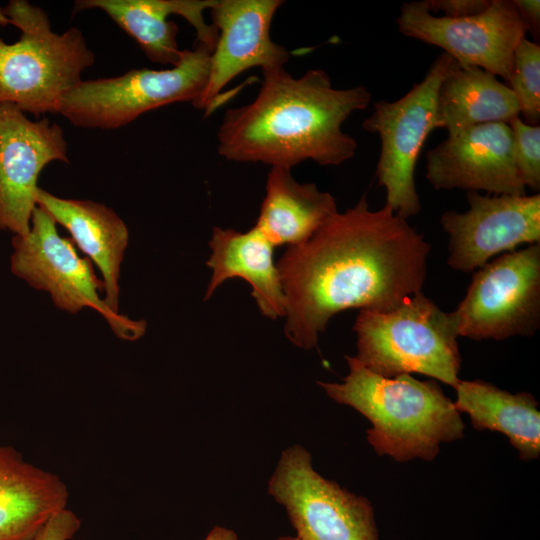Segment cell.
I'll use <instances>...</instances> for the list:
<instances>
[{
  "instance_id": "1",
  "label": "cell",
  "mask_w": 540,
  "mask_h": 540,
  "mask_svg": "<svg viewBox=\"0 0 540 540\" xmlns=\"http://www.w3.org/2000/svg\"><path fill=\"white\" fill-rule=\"evenodd\" d=\"M430 244L388 205L363 196L334 214L277 263L285 297L284 333L298 348L318 343L330 319L352 308L390 311L422 291Z\"/></svg>"
},
{
  "instance_id": "2",
  "label": "cell",
  "mask_w": 540,
  "mask_h": 540,
  "mask_svg": "<svg viewBox=\"0 0 540 540\" xmlns=\"http://www.w3.org/2000/svg\"><path fill=\"white\" fill-rule=\"evenodd\" d=\"M262 75L254 100L225 112L217 131L221 157L289 169L306 160L337 166L354 157L357 142L342 125L368 107L365 86L334 88L320 68L299 77L285 68Z\"/></svg>"
},
{
  "instance_id": "3",
  "label": "cell",
  "mask_w": 540,
  "mask_h": 540,
  "mask_svg": "<svg viewBox=\"0 0 540 540\" xmlns=\"http://www.w3.org/2000/svg\"><path fill=\"white\" fill-rule=\"evenodd\" d=\"M345 358L349 373L342 382L317 384L329 398L352 407L372 423L367 441L378 455L397 462L431 461L442 443L464 436L460 412L435 380L420 381L410 374L383 377L354 356Z\"/></svg>"
},
{
  "instance_id": "4",
  "label": "cell",
  "mask_w": 540,
  "mask_h": 540,
  "mask_svg": "<svg viewBox=\"0 0 540 540\" xmlns=\"http://www.w3.org/2000/svg\"><path fill=\"white\" fill-rule=\"evenodd\" d=\"M3 11L21 36L12 44L0 38V104H14L36 117L58 113L65 94L94 64V53L78 28L55 33L39 6L12 0Z\"/></svg>"
},
{
  "instance_id": "5",
  "label": "cell",
  "mask_w": 540,
  "mask_h": 540,
  "mask_svg": "<svg viewBox=\"0 0 540 540\" xmlns=\"http://www.w3.org/2000/svg\"><path fill=\"white\" fill-rule=\"evenodd\" d=\"M353 330L363 366L383 377L419 373L454 389L461 356L453 312L442 311L422 291L390 311L361 309Z\"/></svg>"
},
{
  "instance_id": "6",
  "label": "cell",
  "mask_w": 540,
  "mask_h": 540,
  "mask_svg": "<svg viewBox=\"0 0 540 540\" xmlns=\"http://www.w3.org/2000/svg\"><path fill=\"white\" fill-rule=\"evenodd\" d=\"M211 51L196 42L169 69H132L123 75L81 81L63 97L59 112L83 128L116 129L145 112L175 103H194L208 81Z\"/></svg>"
},
{
  "instance_id": "7",
  "label": "cell",
  "mask_w": 540,
  "mask_h": 540,
  "mask_svg": "<svg viewBox=\"0 0 540 540\" xmlns=\"http://www.w3.org/2000/svg\"><path fill=\"white\" fill-rule=\"evenodd\" d=\"M453 60L442 52L420 82L397 100L375 102L362 122L366 131L380 138L376 177L386 191L385 204L404 219L421 210L415 169L428 135L437 128V94Z\"/></svg>"
},
{
  "instance_id": "8",
  "label": "cell",
  "mask_w": 540,
  "mask_h": 540,
  "mask_svg": "<svg viewBox=\"0 0 540 540\" xmlns=\"http://www.w3.org/2000/svg\"><path fill=\"white\" fill-rule=\"evenodd\" d=\"M11 271L30 286L48 292L61 310L77 313L89 307L100 313L121 339L134 341L146 331L145 321L114 313L101 298L104 283L88 258L78 256L73 241L58 234L55 220L36 207L30 231L15 235Z\"/></svg>"
},
{
  "instance_id": "9",
  "label": "cell",
  "mask_w": 540,
  "mask_h": 540,
  "mask_svg": "<svg viewBox=\"0 0 540 540\" xmlns=\"http://www.w3.org/2000/svg\"><path fill=\"white\" fill-rule=\"evenodd\" d=\"M268 492L300 540H379L371 502L320 475L303 446L282 451Z\"/></svg>"
},
{
  "instance_id": "10",
  "label": "cell",
  "mask_w": 540,
  "mask_h": 540,
  "mask_svg": "<svg viewBox=\"0 0 540 540\" xmlns=\"http://www.w3.org/2000/svg\"><path fill=\"white\" fill-rule=\"evenodd\" d=\"M453 313L459 336L473 340L534 335L540 327V243L475 271Z\"/></svg>"
},
{
  "instance_id": "11",
  "label": "cell",
  "mask_w": 540,
  "mask_h": 540,
  "mask_svg": "<svg viewBox=\"0 0 540 540\" xmlns=\"http://www.w3.org/2000/svg\"><path fill=\"white\" fill-rule=\"evenodd\" d=\"M396 23L403 35L441 48L459 65L506 81L514 51L528 32L513 0H491L483 12L461 18L436 16L423 1H411L402 4Z\"/></svg>"
},
{
  "instance_id": "12",
  "label": "cell",
  "mask_w": 540,
  "mask_h": 540,
  "mask_svg": "<svg viewBox=\"0 0 540 540\" xmlns=\"http://www.w3.org/2000/svg\"><path fill=\"white\" fill-rule=\"evenodd\" d=\"M468 210L446 211L440 224L448 234L447 264L472 272L502 252L540 243V195H482L468 191Z\"/></svg>"
},
{
  "instance_id": "13",
  "label": "cell",
  "mask_w": 540,
  "mask_h": 540,
  "mask_svg": "<svg viewBox=\"0 0 540 540\" xmlns=\"http://www.w3.org/2000/svg\"><path fill=\"white\" fill-rule=\"evenodd\" d=\"M69 162L62 128L32 121L11 103L0 104V230L24 236L36 208L37 181L52 161Z\"/></svg>"
},
{
  "instance_id": "14",
  "label": "cell",
  "mask_w": 540,
  "mask_h": 540,
  "mask_svg": "<svg viewBox=\"0 0 540 540\" xmlns=\"http://www.w3.org/2000/svg\"><path fill=\"white\" fill-rule=\"evenodd\" d=\"M282 0H215L209 9L218 39L211 52L207 84L193 105L211 114L223 88L246 70L262 74L285 68L290 53L271 39V24Z\"/></svg>"
},
{
  "instance_id": "15",
  "label": "cell",
  "mask_w": 540,
  "mask_h": 540,
  "mask_svg": "<svg viewBox=\"0 0 540 540\" xmlns=\"http://www.w3.org/2000/svg\"><path fill=\"white\" fill-rule=\"evenodd\" d=\"M425 177L436 190L526 195L514 164L511 130L503 122L448 134L426 153Z\"/></svg>"
},
{
  "instance_id": "16",
  "label": "cell",
  "mask_w": 540,
  "mask_h": 540,
  "mask_svg": "<svg viewBox=\"0 0 540 540\" xmlns=\"http://www.w3.org/2000/svg\"><path fill=\"white\" fill-rule=\"evenodd\" d=\"M215 0H79L74 12L97 8L103 10L131 36L155 63L176 66L182 57L177 43L178 25L168 16H182L195 29L196 42L213 51L218 30L204 19Z\"/></svg>"
},
{
  "instance_id": "17",
  "label": "cell",
  "mask_w": 540,
  "mask_h": 540,
  "mask_svg": "<svg viewBox=\"0 0 540 540\" xmlns=\"http://www.w3.org/2000/svg\"><path fill=\"white\" fill-rule=\"evenodd\" d=\"M209 247L211 255L206 264L212 275L204 300L226 280L242 278L251 286V294L263 316L270 319L285 316V297L273 258L275 246L257 227L246 232L214 227Z\"/></svg>"
},
{
  "instance_id": "18",
  "label": "cell",
  "mask_w": 540,
  "mask_h": 540,
  "mask_svg": "<svg viewBox=\"0 0 540 540\" xmlns=\"http://www.w3.org/2000/svg\"><path fill=\"white\" fill-rule=\"evenodd\" d=\"M36 203L70 232L73 241L98 266L104 283V302L118 314L120 264L129 239L123 220L103 204L60 198L40 187Z\"/></svg>"
},
{
  "instance_id": "19",
  "label": "cell",
  "mask_w": 540,
  "mask_h": 540,
  "mask_svg": "<svg viewBox=\"0 0 540 540\" xmlns=\"http://www.w3.org/2000/svg\"><path fill=\"white\" fill-rule=\"evenodd\" d=\"M68 490L61 479L0 446V540H28L65 509Z\"/></svg>"
},
{
  "instance_id": "20",
  "label": "cell",
  "mask_w": 540,
  "mask_h": 540,
  "mask_svg": "<svg viewBox=\"0 0 540 540\" xmlns=\"http://www.w3.org/2000/svg\"><path fill=\"white\" fill-rule=\"evenodd\" d=\"M337 212L332 194L298 182L289 168L273 166L254 226L274 246H294L306 242Z\"/></svg>"
},
{
  "instance_id": "21",
  "label": "cell",
  "mask_w": 540,
  "mask_h": 540,
  "mask_svg": "<svg viewBox=\"0 0 540 540\" xmlns=\"http://www.w3.org/2000/svg\"><path fill=\"white\" fill-rule=\"evenodd\" d=\"M517 116L518 103L508 85L481 68L453 60L437 94V128L454 134L484 123H508Z\"/></svg>"
},
{
  "instance_id": "22",
  "label": "cell",
  "mask_w": 540,
  "mask_h": 540,
  "mask_svg": "<svg viewBox=\"0 0 540 540\" xmlns=\"http://www.w3.org/2000/svg\"><path fill=\"white\" fill-rule=\"evenodd\" d=\"M454 406L478 431L505 434L522 460L540 455L539 403L527 392L512 394L483 380H460Z\"/></svg>"
},
{
  "instance_id": "23",
  "label": "cell",
  "mask_w": 540,
  "mask_h": 540,
  "mask_svg": "<svg viewBox=\"0 0 540 540\" xmlns=\"http://www.w3.org/2000/svg\"><path fill=\"white\" fill-rule=\"evenodd\" d=\"M526 123L540 120V46L526 37L517 45L508 79Z\"/></svg>"
},
{
  "instance_id": "24",
  "label": "cell",
  "mask_w": 540,
  "mask_h": 540,
  "mask_svg": "<svg viewBox=\"0 0 540 540\" xmlns=\"http://www.w3.org/2000/svg\"><path fill=\"white\" fill-rule=\"evenodd\" d=\"M512 135L515 168L523 185L540 189V126L517 116L508 122Z\"/></svg>"
},
{
  "instance_id": "25",
  "label": "cell",
  "mask_w": 540,
  "mask_h": 540,
  "mask_svg": "<svg viewBox=\"0 0 540 540\" xmlns=\"http://www.w3.org/2000/svg\"><path fill=\"white\" fill-rule=\"evenodd\" d=\"M79 527V518L65 508L52 515L28 540H69Z\"/></svg>"
},
{
  "instance_id": "26",
  "label": "cell",
  "mask_w": 540,
  "mask_h": 540,
  "mask_svg": "<svg viewBox=\"0 0 540 540\" xmlns=\"http://www.w3.org/2000/svg\"><path fill=\"white\" fill-rule=\"evenodd\" d=\"M491 0H423L432 14L442 12L444 17L461 18L479 14L486 10Z\"/></svg>"
},
{
  "instance_id": "27",
  "label": "cell",
  "mask_w": 540,
  "mask_h": 540,
  "mask_svg": "<svg viewBox=\"0 0 540 540\" xmlns=\"http://www.w3.org/2000/svg\"><path fill=\"white\" fill-rule=\"evenodd\" d=\"M517 11L535 37L540 31V1L539 0H513Z\"/></svg>"
},
{
  "instance_id": "28",
  "label": "cell",
  "mask_w": 540,
  "mask_h": 540,
  "mask_svg": "<svg viewBox=\"0 0 540 540\" xmlns=\"http://www.w3.org/2000/svg\"><path fill=\"white\" fill-rule=\"evenodd\" d=\"M204 540H239V538L233 530L216 526L209 532Z\"/></svg>"
},
{
  "instance_id": "29",
  "label": "cell",
  "mask_w": 540,
  "mask_h": 540,
  "mask_svg": "<svg viewBox=\"0 0 540 540\" xmlns=\"http://www.w3.org/2000/svg\"><path fill=\"white\" fill-rule=\"evenodd\" d=\"M10 24V21L8 19V17L5 15L4 11L2 8H0V25H8Z\"/></svg>"
},
{
  "instance_id": "30",
  "label": "cell",
  "mask_w": 540,
  "mask_h": 540,
  "mask_svg": "<svg viewBox=\"0 0 540 540\" xmlns=\"http://www.w3.org/2000/svg\"><path fill=\"white\" fill-rule=\"evenodd\" d=\"M275 540H300V539L297 538L296 536H281Z\"/></svg>"
}]
</instances>
